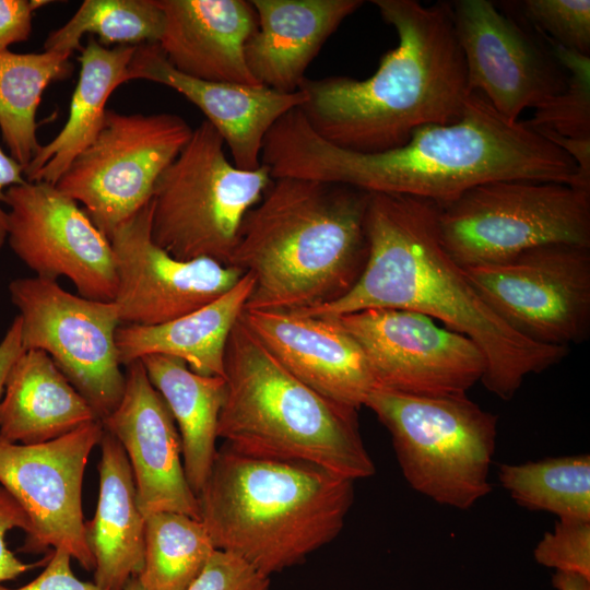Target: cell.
Returning <instances> with one entry per match:
<instances>
[{
  "label": "cell",
  "instance_id": "cell-32",
  "mask_svg": "<svg viewBox=\"0 0 590 590\" xmlns=\"http://www.w3.org/2000/svg\"><path fill=\"white\" fill-rule=\"evenodd\" d=\"M546 42L568 72L566 86L522 122L552 143L554 140L590 141V57Z\"/></svg>",
  "mask_w": 590,
  "mask_h": 590
},
{
  "label": "cell",
  "instance_id": "cell-12",
  "mask_svg": "<svg viewBox=\"0 0 590 590\" xmlns=\"http://www.w3.org/2000/svg\"><path fill=\"white\" fill-rule=\"evenodd\" d=\"M492 310L529 341L569 347L590 334V247L550 244L463 268Z\"/></svg>",
  "mask_w": 590,
  "mask_h": 590
},
{
  "label": "cell",
  "instance_id": "cell-22",
  "mask_svg": "<svg viewBox=\"0 0 590 590\" xmlns=\"http://www.w3.org/2000/svg\"><path fill=\"white\" fill-rule=\"evenodd\" d=\"M257 28L245 46L249 71L266 87L294 93L326 40L362 0H251Z\"/></svg>",
  "mask_w": 590,
  "mask_h": 590
},
{
  "label": "cell",
  "instance_id": "cell-30",
  "mask_svg": "<svg viewBox=\"0 0 590 590\" xmlns=\"http://www.w3.org/2000/svg\"><path fill=\"white\" fill-rule=\"evenodd\" d=\"M144 564L139 580L148 590H186L216 550L200 520L173 511L144 516Z\"/></svg>",
  "mask_w": 590,
  "mask_h": 590
},
{
  "label": "cell",
  "instance_id": "cell-15",
  "mask_svg": "<svg viewBox=\"0 0 590 590\" xmlns=\"http://www.w3.org/2000/svg\"><path fill=\"white\" fill-rule=\"evenodd\" d=\"M7 241L36 276L68 278L80 296L114 302L115 258L109 238L72 198L46 181L4 191Z\"/></svg>",
  "mask_w": 590,
  "mask_h": 590
},
{
  "label": "cell",
  "instance_id": "cell-17",
  "mask_svg": "<svg viewBox=\"0 0 590 590\" xmlns=\"http://www.w3.org/2000/svg\"><path fill=\"white\" fill-rule=\"evenodd\" d=\"M121 324L157 326L189 314L231 290L244 272L208 258L180 260L151 236V201L109 236Z\"/></svg>",
  "mask_w": 590,
  "mask_h": 590
},
{
  "label": "cell",
  "instance_id": "cell-40",
  "mask_svg": "<svg viewBox=\"0 0 590 590\" xmlns=\"http://www.w3.org/2000/svg\"><path fill=\"white\" fill-rule=\"evenodd\" d=\"M24 351L21 340V324L16 316L0 342V403L8 373L14 361Z\"/></svg>",
  "mask_w": 590,
  "mask_h": 590
},
{
  "label": "cell",
  "instance_id": "cell-5",
  "mask_svg": "<svg viewBox=\"0 0 590 590\" xmlns=\"http://www.w3.org/2000/svg\"><path fill=\"white\" fill-rule=\"evenodd\" d=\"M197 498L214 547L270 577L339 535L354 500V481L223 442Z\"/></svg>",
  "mask_w": 590,
  "mask_h": 590
},
{
  "label": "cell",
  "instance_id": "cell-14",
  "mask_svg": "<svg viewBox=\"0 0 590 590\" xmlns=\"http://www.w3.org/2000/svg\"><path fill=\"white\" fill-rule=\"evenodd\" d=\"M104 427L94 421L58 438L33 445L0 436V485L23 507L32 526L25 553L61 548L87 571L95 569L84 536L82 485Z\"/></svg>",
  "mask_w": 590,
  "mask_h": 590
},
{
  "label": "cell",
  "instance_id": "cell-41",
  "mask_svg": "<svg viewBox=\"0 0 590 590\" xmlns=\"http://www.w3.org/2000/svg\"><path fill=\"white\" fill-rule=\"evenodd\" d=\"M552 586L556 590H590V579L578 574L555 571Z\"/></svg>",
  "mask_w": 590,
  "mask_h": 590
},
{
  "label": "cell",
  "instance_id": "cell-8",
  "mask_svg": "<svg viewBox=\"0 0 590 590\" xmlns=\"http://www.w3.org/2000/svg\"><path fill=\"white\" fill-rule=\"evenodd\" d=\"M224 148L219 131L203 120L155 185L151 236L177 259L228 266L245 215L273 180L262 164L237 168Z\"/></svg>",
  "mask_w": 590,
  "mask_h": 590
},
{
  "label": "cell",
  "instance_id": "cell-7",
  "mask_svg": "<svg viewBox=\"0 0 590 590\" xmlns=\"http://www.w3.org/2000/svg\"><path fill=\"white\" fill-rule=\"evenodd\" d=\"M365 406L388 429L414 491L461 510L492 492L498 416L467 393L416 396L376 388Z\"/></svg>",
  "mask_w": 590,
  "mask_h": 590
},
{
  "label": "cell",
  "instance_id": "cell-28",
  "mask_svg": "<svg viewBox=\"0 0 590 590\" xmlns=\"http://www.w3.org/2000/svg\"><path fill=\"white\" fill-rule=\"evenodd\" d=\"M71 55L0 51V129L11 157L25 167L36 155V111L45 88L72 72Z\"/></svg>",
  "mask_w": 590,
  "mask_h": 590
},
{
  "label": "cell",
  "instance_id": "cell-18",
  "mask_svg": "<svg viewBox=\"0 0 590 590\" xmlns=\"http://www.w3.org/2000/svg\"><path fill=\"white\" fill-rule=\"evenodd\" d=\"M125 381L120 402L101 422L127 455L141 512L173 511L200 520L177 425L140 359L127 365Z\"/></svg>",
  "mask_w": 590,
  "mask_h": 590
},
{
  "label": "cell",
  "instance_id": "cell-23",
  "mask_svg": "<svg viewBox=\"0 0 590 590\" xmlns=\"http://www.w3.org/2000/svg\"><path fill=\"white\" fill-rule=\"evenodd\" d=\"M98 445V499L93 519L84 522V536L95 562L94 583L123 590L143 568L145 520L122 446L105 429Z\"/></svg>",
  "mask_w": 590,
  "mask_h": 590
},
{
  "label": "cell",
  "instance_id": "cell-2",
  "mask_svg": "<svg viewBox=\"0 0 590 590\" xmlns=\"http://www.w3.org/2000/svg\"><path fill=\"white\" fill-rule=\"evenodd\" d=\"M438 212L428 199L370 193L368 258L358 281L340 299L295 312L337 317L388 308L426 315L480 347L486 362L481 382L508 401L527 376L558 364L569 347L529 341L492 310L444 247Z\"/></svg>",
  "mask_w": 590,
  "mask_h": 590
},
{
  "label": "cell",
  "instance_id": "cell-11",
  "mask_svg": "<svg viewBox=\"0 0 590 590\" xmlns=\"http://www.w3.org/2000/svg\"><path fill=\"white\" fill-rule=\"evenodd\" d=\"M9 292L20 311L24 350L47 353L97 418L108 416L126 382L116 347L121 323L115 303L73 295L38 276L13 280Z\"/></svg>",
  "mask_w": 590,
  "mask_h": 590
},
{
  "label": "cell",
  "instance_id": "cell-21",
  "mask_svg": "<svg viewBox=\"0 0 590 590\" xmlns=\"http://www.w3.org/2000/svg\"><path fill=\"white\" fill-rule=\"evenodd\" d=\"M164 31L157 43L179 72L204 81L260 85L248 69L245 46L257 28L246 0H157Z\"/></svg>",
  "mask_w": 590,
  "mask_h": 590
},
{
  "label": "cell",
  "instance_id": "cell-27",
  "mask_svg": "<svg viewBox=\"0 0 590 590\" xmlns=\"http://www.w3.org/2000/svg\"><path fill=\"white\" fill-rule=\"evenodd\" d=\"M140 361L175 420L181 438L185 474L198 495L217 450L215 441L226 396L225 378L193 373L184 361L173 356L154 354Z\"/></svg>",
  "mask_w": 590,
  "mask_h": 590
},
{
  "label": "cell",
  "instance_id": "cell-19",
  "mask_svg": "<svg viewBox=\"0 0 590 590\" xmlns=\"http://www.w3.org/2000/svg\"><path fill=\"white\" fill-rule=\"evenodd\" d=\"M241 320L291 374L321 396L358 410L376 389L363 350L335 317L245 309Z\"/></svg>",
  "mask_w": 590,
  "mask_h": 590
},
{
  "label": "cell",
  "instance_id": "cell-9",
  "mask_svg": "<svg viewBox=\"0 0 590 590\" xmlns=\"http://www.w3.org/2000/svg\"><path fill=\"white\" fill-rule=\"evenodd\" d=\"M438 226L444 247L462 268L550 244L590 247V190L553 181H489L439 205Z\"/></svg>",
  "mask_w": 590,
  "mask_h": 590
},
{
  "label": "cell",
  "instance_id": "cell-25",
  "mask_svg": "<svg viewBox=\"0 0 590 590\" xmlns=\"http://www.w3.org/2000/svg\"><path fill=\"white\" fill-rule=\"evenodd\" d=\"M99 421L87 401L40 350H24L11 366L0 403V436L33 445Z\"/></svg>",
  "mask_w": 590,
  "mask_h": 590
},
{
  "label": "cell",
  "instance_id": "cell-33",
  "mask_svg": "<svg viewBox=\"0 0 590 590\" xmlns=\"http://www.w3.org/2000/svg\"><path fill=\"white\" fill-rule=\"evenodd\" d=\"M517 4L523 20L546 40L590 57L589 0H524Z\"/></svg>",
  "mask_w": 590,
  "mask_h": 590
},
{
  "label": "cell",
  "instance_id": "cell-42",
  "mask_svg": "<svg viewBox=\"0 0 590 590\" xmlns=\"http://www.w3.org/2000/svg\"><path fill=\"white\" fill-rule=\"evenodd\" d=\"M123 590H148L140 582L138 577H132L126 585Z\"/></svg>",
  "mask_w": 590,
  "mask_h": 590
},
{
  "label": "cell",
  "instance_id": "cell-1",
  "mask_svg": "<svg viewBox=\"0 0 590 590\" xmlns=\"http://www.w3.org/2000/svg\"><path fill=\"white\" fill-rule=\"evenodd\" d=\"M261 164L272 178L334 182L369 193L424 198L444 205L481 184L532 180L578 187V167L522 121L510 122L472 92L460 119L416 129L402 146L379 153L338 148L318 135L299 108L268 131Z\"/></svg>",
  "mask_w": 590,
  "mask_h": 590
},
{
  "label": "cell",
  "instance_id": "cell-13",
  "mask_svg": "<svg viewBox=\"0 0 590 590\" xmlns=\"http://www.w3.org/2000/svg\"><path fill=\"white\" fill-rule=\"evenodd\" d=\"M335 318L363 350L376 388L462 394L485 374L484 354L471 339L421 312L370 308Z\"/></svg>",
  "mask_w": 590,
  "mask_h": 590
},
{
  "label": "cell",
  "instance_id": "cell-10",
  "mask_svg": "<svg viewBox=\"0 0 590 590\" xmlns=\"http://www.w3.org/2000/svg\"><path fill=\"white\" fill-rule=\"evenodd\" d=\"M192 128L174 114L107 110L95 139L55 185L83 204L109 238L152 199L155 185L191 137Z\"/></svg>",
  "mask_w": 590,
  "mask_h": 590
},
{
  "label": "cell",
  "instance_id": "cell-26",
  "mask_svg": "<svg viewBox=\"0 0 590 590\" xmlns=\"http://www.w3.org/2000/svg\"><path fill=\"white\" fill-rule=\"evenodd\" d=\"M137 46L107 48L92 36L81 50L79 80L69 117L61 131L40 145L24 169L25 180L56 185L73 160L103 127L106 103L120 84L130 81L129 66Z\"/></svg>",
  "mask_w": 590,
  "mask_h": 590
},
{
  "label": "cell",
  "instance_id": "cell-29",
  "mask_svg": "<svg viewBox=\"0 0 590 590\" xmlns=\"http://www.w3.org/2000/svg\"><path fill=\"white\" fill-rule=\"evenodd\" d=\"M497 475L511 498L524 508L552 512L558 519L590 521L588 453L503 463Z\"/></svg>",
  "mask_w": 590,
  "mask_h": 590
},
{
  "label": "cell",
  "instance_id": "cell-36",
  "mask_svg": "<svg viewBox=\"0 0 590 590\" xmlns=\"http://www.w3.org/2000/svg\"><path fill=\"white\" fill-rule=\"evenodd\" d=\"M15 528L22 529L26 535L32 531L31 521L23 507L0 485V585L13 580L35 567L45 566L52 552H48L45 558L36 563L22 562L7 546L5 536L10 530Z\"/></svg>",
  "mask_w": 590,
  "mask_h": 590
},
{
  "label": "cell",
  "instance_id": "cell-4",
  "mask_svg": "<svg viewBox=\"0 0 590 590\" xmlns=\"http://www.w3.org/2000/svg\"><path fill=\"white\" fill-rule=\"evenodd\" d=\"M369 198L346 185L273 178L228 262L255 281L245 309L305 311L349 293L368 258Z\"/></svg>",
  "mask_w": 590,
  "mask_h": 590
},
{
  "label": "cell",
  "instance_id": "cell-24",
  "mask_svg": "<svg viewBox=\"0 0 590 590\" xmlns=\"http://www.w3.org/2000/svg\"><path fill=\"white\" fill-rule=\"evenodd\" d=\"M253 284L252 276L244 273L220 297L172 321L149 327L120 324L115 338L120 365L158 354L184 361L193 373L225 378L227 341Z\"/></svg>",
  "mask_w": 590,
  "mask_h": 590
},
{
  "label": "cell",
  "instance_id": "cell-6",
  "mask_svg": "<svg viewBox=\"0 0 590 590\" xmlns=\"http://www.w3.org/2000/svg\"><path fill=\"white\" fill-rule=\"evenodd\" d=\"M224 373L217 438L232 448L312 463L353 481L375 474L357 410L321 396L291 374L241 316L227 341Z\"/></svg>",
  "mask_w": 590,
  "mask_h": 590
},
{
  "label": "cell",
  "instance_id": "cell-35",
  "mask_svg": "<svg viewBox=\"0 0 590 590\" xmlns=\"http://www.w3.org/2000/svg\"><path fill=\"white\" fill-rule=\"evenodd\" d=\"M270 577L240 557L215 550L186 590H269Z\"/></svg>",
  "mask_w": 590,
  "mask_h": 590
},
{
  "label": "cell",
  "instance_id": "cell-3",
  "mask_svg": "<svg viewBox=\"0 0 590 590\" xmlns=\"http://www.w3.org/2000/svg\"><path fill=\"white\" fill-rule=\"evenodd\" d=\"M398 45L365 80L305 78L299 108L310 128L329 143L358 153L404 145L427 125L458 121L471 94L449 2L371 1Z\"/></svg>",
  "mask_w": 590,
  "mask_h": 590
},
{
  "label": "cell",
  "instance_id": "cell-38",
  "mask_svg": "<svg viewBox=\"0 0 590 590\" xmlns=\"http://www.w3.org/2000/svg\"><path fill=\"white\" fill-rule=\"evenodd\" d=\"M45 0H0V51L14 43L25 42L32 33L33 12L46 5Z\"/></svg>",
  "mask_w": 590,
  "mask_h": 590
},
{
  "label": "cell",
  "instance_id": "cell-16",
  "mask_svg": "<svg viewBox=\"0 0 590 590\" xmlns=\"http://www.w3.org/2000/svg\"><path fill=\"white\" fill-rule=\"evenodd\" d=\"M451 15L469 91L479 92L510 122L527 108H539L567 82L563 66L526 30L487 0H456Z\"/></svg>",
  "mask_w": 590,
  "mask_h": 590
},
{
  "label": "cell",
  "instance_id": "cell-31",
  "mask_svg": "<svg viewBox=\"0 0 590 590\" xmlns=\"http://www.w3.org/2000/svg\"><path fill=\"white\" fill-rule=\"evenodd\" d=\"M165 16L157 0H85L72 17L47 36L44 49L72 55L83 49L85 34L104 45L158 43Z\"/></svg>",
  "mask_w": 590,
  "mask_h": 590
},
{
  "label": "cell",
  "instance_id": "cell-37",
  "mask_svg": "<svg viewBox=\"0 0 590 590\" xmlns=\"http://www.w3.org/2000/svg\"><path fill=\"white\" fill-rule=\"evenodd\" d=\"M71 555L61 550H52L45 569L30 583L10 589L0 585V590H102L94 582L80 580L71 569Z\"/></svg>",
  "mask_w": 590,
  "mask_h": 590
},
{
  "label": "cell",
  "instance_id": "cell-39",
  "mask_svg": "<svg viewBox=\"0 0 590 590\" xmlns=\"http://www.w3.org/2000/svg\"><path fill=\"white\" fill-rule=\"evenodd\" d=\"M23 174L24 166L7 155L0 148V248L7 241V211L1 208L4 191L11 186L26 182Z\"/></svg>",
  "mask_w": 590,
  "mask_h": 590
},
{
  "label": "cell",
  "instance_id": "cell-20",
  "mask_svg": "<svg viewBox=\"0 0 590 590\" xmlns=\"http://www.w3.org/2000/svg\"><path fill=\"white\" fill-rule=\"evenodd\" d=\"M129 76L166 85L194 104L223 138L233 164L244 170L261 166L268 131L306 99L299 90L283 93L262 85L212 82L186 75L167 61L157 43L137 46Z\"/></svg>",
  "mask_w": 590,
  "mask_h": 590
},
{
  "label": "cell",
  "instance_id": "cell-34",
  "mask_svg": "<svg viewBox=\"0 0 590 590\" xmlns=\"http://www.w3.org/2000/svg\"><path fill=\"white\" fill-rule=\"evenodd\" d=\"M538 564L590 579V521L558 519L533 551Z\"/></svg>",
  "mask_w": 590,
  "mask_h": 590
}]
</instances>
